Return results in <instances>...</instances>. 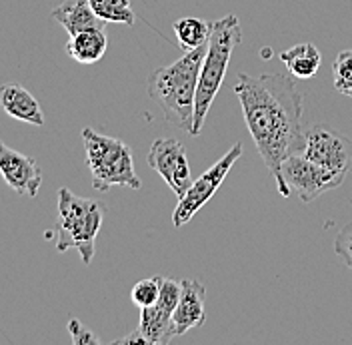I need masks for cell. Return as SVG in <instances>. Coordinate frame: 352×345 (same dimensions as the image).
Instances as JSON below:
<instances>
[{
  "mask_svg": "<svg viewBox=\"0 0 352 345\" xmlns=\"http://www.w3.org/2000/svg\"><path fill=\"white\" fill-rule=\"evenodd\" d=\"M241 100L246 128L274 180L280 176L283 160L305 148V92L286 74L241 72L232 84Z\"/></svg>",
  "mask_w": 352,
  "mask_h": 345,
  "instance_id": "6da1fadb",
  "label": "cell"
},
{
  "mask_svg": "<svg viewBox=\"0 0 352 345\" xmlns=\"http://www.w3.org/2000/svg\"><path fill=\"white\" fill-rule=\"evenodd\" d=\"M204 54L206 44L184 52L173 64L156 68L146 84L148 96L160 104L164 120L188 134H192L195 124V100Z\"/></svg>",
  "mask_w": 352,
  "mask_h": 345,
  "instance_id": "7a4b0ae2",
  "label": "cell"
},
{
  "mask_svg": "<svg viewBox=\"0 0 352 345\" xmlns=\"http://www.w3.org/2000/svg\"><path fill=\"white\" fill-rule=\"evenodd\" d=\"M242 43L241 21L234 14H226L224 19L214 21L210 24V34L206 43V54L200 66L198 76L197 100H195V124H192V136L204 126L206 114L212 106L220 86L226 76V68L232 58L234 48Z\"/></svg>",
  "mask_w": 352,
  "mask_h": 345,
  "instance_id": "3957f363",
  "label": "cell"
},
{
  "mask_svg": "<svg viewBox=\"0 0 352 345\" xmlns=\"http://www.w3.org/2000/svg\"><path fill=\"white\" fill-rule=\"evenodd\" d=\"M104 208L90 198L72 194L68 188L58 190V217L54 226L56 252L65 254L76 250L85 265L94 258L96 236L102 228Z\"/></svg>",
  "mask_w": 352,
  "mask_h": 345,
  "instance_id": "277c9868",
  "label": "cell"
},
{
  "mask_svg": "<svg viewBox=\"0 0 352 345\" xmlns=\"http://www.w3.org/2000/svg\"><path fill=\"white\" fill-rule=\"evenodd\" d=\"M82 144L94 190L107 192L112 186H124L132 190L142 188V180L134 170V158L129 144L118 138L102 136L92 128L82 130Z\"/></svg>",
  "mask_w": 352,
  "mask_h": 345,
  "instance_id": "5b68a950",
  "label": "cell"
},
{
  "mask_svg": "<svg viewBox=\"0 0 352 345\" xmlns=\"http://www.w3.org/2000/svg\"><path fill=\"white\" fill-rule=\"evenodd\" d=\"M344 178L346 176L332 172L329 168L308 160L302 154H292L280 164V176L276 180V186L280 195L290 198L294 194L298 195L300 202L310 204L324 192L340 188Z\"/></svg>",
  "mask_w": 352,
  "mask_h": 345,
  "instance_id": "8992f818",
  "label": "cell"
},
{
  "mask_svg": "<svg viewBox=\"0 0 352 345\" xmlns=\"http://www.w3.org/2000/svg\"><path fill=\"white\" fill-rule=\"evenodd\" d=\"M241 156L242 144L236 142L230 150L220 158L217 164H212L198 180H195L190 184V188L186 190V194L182 195V198H178V206H176L175 214H173L175 228H182L184 224H188L195 217L198 210L208 204V200L219 192V188L222 186L224 178L234 168V162Z\"/></svg>",
  "mask_w": 352,
  "mask_h": 345,
  "instance_id": "52a82bcc",
  "label": "cell"
},
{
  "mask_svg": "<svg viewBox=\"0 0 352 345\" xmlns=\"http://www.w3.org/2000/svg\"><path fill=\"white\" fill-rule=\"evenodd\" d=\"M300 154L342 176L352 170V140L329 124H314L305 130V148Z\"/></svg>",
  "mask_w": 352,
  "mask_h": 345,
  "instance_id": "ba28073f",
  "label": "cell"
},
{
  "mask_svg": "<svg viewBox=\"0 0 352 345\" xmlns=\"http://www.w3.org/2000/svg\"><path fill=\"white\" fill-rule=\"evenodd\" d=\"M182 292V283L176 280H162L160 296L153 305L140 309V322L136 331L144 337L146 345H166L176 337L173 313Z\"/></svg>",
  "mask_w": 352,
  "mask_h": 345,
  "instance_id": "9c48e42d",
  "label": "cell"
},
{
  "mask_svg": "<svg viewBox=\"0 0 352 345\" xmlns=\"http://www.w3.org/2000/svg\"><path fill=\"white\" fill-rule=\"evenodd\" d=\"M146 160L148 166L160 174V178L178 198L186 194L192 184V178L186 148L182 146V142H178L176 138H158L153 142Z\"/></svg>",
  "mask_w": 352,
  "mask_h": 345,
  "instance_id": "30bf717a",
  "label": "cell"
},
{
  "mask_svg": "<svg viewBox=\"0 0 352 345\" xmlns=\"http://www.w3.org/2000/svg\"><path fill=\"white\" fill-rule=\"evenodd\" d=\"M0 176L16 194L28 198H36L43 184V168L4 142H0Z\"/></svg>",
  "mask_w": 352,
  "mask_h": 345,
  "instance_id": "8fae6325",
  "label": "cell"
},
{
  "mask_svg": "<svg viewBox=\"0 0 352 345\" xmlns=\"http://www.w3.org/2000/svg\"><path fill=\"white\" fill-rule=\"evenodd\" d=\"M182 292L173 313V324H175L176 337L184 335L190 329H197L206 322V311H204V298L206 289L197 280H182Z\"/></svg>",
  "mask_w": 352,
  "mask_h": 345,
  "instance_id": "7c38bea8",
  "label": "cell"
},
{
  "mask_svg": "<svg viewBox=\"0 0 352 345\" xmlns=\"http://www.w3.org/2000/svg\"><path fill=\"white\" fill-rule=\"evenodd\" d=\"M0 106L4 112L21 122L43 126L44 114L38 100L21 84H2L0 86Z\"/></svg>",
  "mask_w": 352,
  "mask_h": 345,
  "instance_id": "4fadbf2b",
  "label": "cell"
},
{
  "mask_svg": "<svg viewBox=\"0 0 352 345\" xmlns=\"http://www.w3.org/2000/svg\"><path fill=\"white\" fill-rule=\"evenodd\" d=\"M52 19L58 22L68 36H74L85 30L104 28L107 22L98 19L88 0H65L52 10Z\"/></svg>",
  "mask_w": 352,
  "mask_h": 345,
  "instance_id": "5bb4252c",
  "label": "cell"
},
{
  "mask_svg": "<svg viewBox=\"0 0 352 345\" xmlns=\"http://www.w3.org/2000/svg\"><path fill=\"white\" fill-rule=\"evenodd\" d=\"M109 48V38L104 28H94V30H85L74 36L66 44V52L70 58H74L78 64H96L102 60Z\"/></svg>",
  "mask_w": 352,
  "mask_h": 345,
  "instance_id": "9a60e30c",
  "label": "cell"
},
{
  "mask_svg": "<svg viewBox=\"0 0 352 345\" xmlns=\"http://www.w3.org/2000/svg\"><path fill=\"white\" fill-rule=\"evenodd\" d=\"M280 60L285 62L288 68V72L298 78V80H310L316 76L320 62H322V56H320V50L310 43H302L292 46L285 50L280 54Z\"/></svg>",
  "mask_w": 352,
  "mask_h": 345,
  "instance_id": "2e32d148",
  "label": "cell"
},
{
  "mask_svg": "<svg viewBox=\"0 0 352 345\" xmlns=\"http://www.w3.org/2000/svg\"><path fill=\"white\" fill-rule=\"evenodd\" d=\"M173 32H175L178 46L184 52H188V50H195L198 46L208 43L210 24L202 19L186 16V19H180L173 24Z\"/></svg>",
  "mask_w": 352,
  "mask_h": 345,
  "instance_id": "e0dca14e",
  "label": "cell"
},
{
  "mask_svg": "<svg viewBox=\"0 0 352 345\" xmlns=\"http://www.w3.org/2000/svg\"><path fill=\"white\" fill-rule=\"evenodd\" d=\"M94 14L104 22H116L124 26H134V10L131 0H88Z\"/></svg>",
  "mask_w": 352,
  "mask_h": 345,
  "instance_id": "ac0fdd59",
  "label": "cell"
},
{
  "mask_svg": "<svg viewBox=\"0 0 352 345\" xmlns=\"http://www.w3.org/2000/svg\"><path fill=\"white\" fill-rule=\"evenodd\" d=\"M162 280H164V278L156 276V278H146V280L136 281L131 292L132 303H134L136 307H140V309L156 303L158 296H160Z\"/></svg>",
  "mask_w": 352,
  "mask_h": 345,
  "instance_id": "d6986e66",
  "label": "cell"
},
{
  "mask_svg": "<svg viewBox=\"0 0 352 345\" xmlns=\"http://www.w3.org/2000/svg\"><path fill=\"white\" fill-rule=\"evenodd\" d=\"M334 88L340 94L352 90V50H342L334 60Z\"/></svg>",
  "mask_w": 352,
  "mask_h": 345,
  "instance_id": "ffe728a7",
  "label": "cell"
},
{
  "mask_svg": "<svg viewBox=\"0 0 352 345\" xmlns=\"http://www.w3.org/2000/svg\"><path fill=\"white\" fill-rule=\"evenodd\" d=\"M334 252L352 270V224L344 226L334 239Z\"/></svg>",
  "mask_w": 352,
  "mask_h": 345,
  "instance_id": "44dd1931",
  "label": "cell"
},
{
  "mask_svg": "<svg viewBox=\"0 0 352 345\" xmlns=\"http://www.w3.org/2000/svg\"><path fill=\"white\" fill-rule=\"evenodd\" d=\"M68 333H70V340L74 345H98L100 340L88 329L87 325L80 324L78 320H70L68 322Z\"/></svg>",
  "mask_w": 352,
  "mask_h": 345,
  "instance_id": "7402d4cb",
  "label": "cell"
},
{
  "mask_svg": "<svg viewBox=\"0 0 352 345\" xmlns=\"http://www.w3.org/2000/svg\"><path fill=\"white\" fill-rule=\"evenodd\" d=\"M346 96H349V98H352V90H349V92H346Z\"/></svg>",
  "mask_w": 352,
  "mask_h": 345,
  "instance_id": "603a6c76",
  "label": "cell"
}]
</instances>
